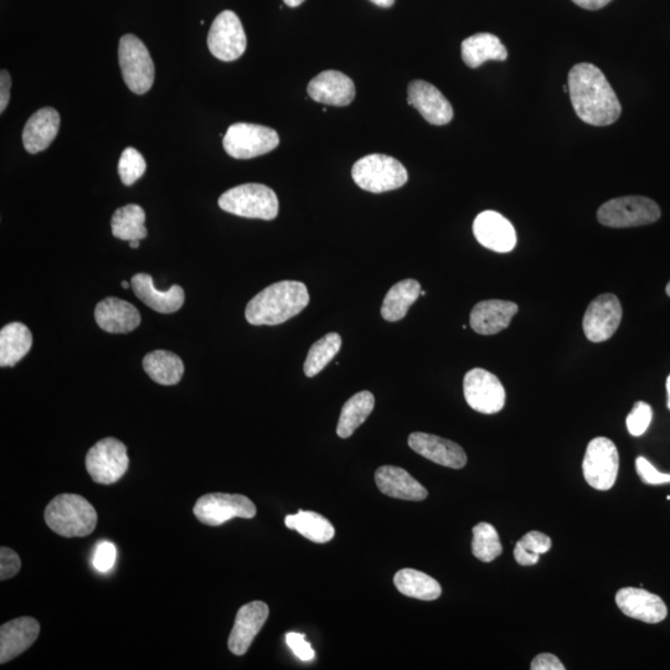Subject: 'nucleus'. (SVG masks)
I'll return each instance as SVG.
<instances>
[{
  "label": "nucleus",
  "mask_w": 670,
  "mask_h": 670,
  "mask_svg": "<svg viewBox=\"0 0 670 670\" xmlns=\"http://www.w3.org/2000/svg\"><path fill=\"white\" fill-rule=\"evenodd\" d=\"M568 86L572 107L587 125L610 126L620 118L621 103L599 67L575 65L569 72Z\"/></svg>",
  "instance_id": "f257e3e1"
},
{
  "label": "nucleus",
  "mask_w": 670,
  "mask_h": 670,
  "mask_svg": "<svg viewBox=\"0 0 670 670\" xmlns=\"http://www.w3.org/2000/svg\"><path fill=\"white\" fill-rule=\"evenodd\" d=\"M306 285L297 281L273 283L247 304L245 316L252 326H278L308 306Z\"/></svg>",
  "instance_id": "f03ea898"
},
{
  "label": "nucleus",
  "mask_w": 670,
  "mask_h": 670,
  "mask_svg": "<svg viewBox=\"0 0 670 670\" xmlns=\"http://www.w3.org/2000/svg\"><path fill=\"white\" fill-rule=\"evenodd\" d=\"M45 522L65 538H84L96 529L97 513L92 504L77 494H60L45 509Z\"/></svg>",
  "instance_id": "7ed1b4c3"
},
{
  "label": "nucleus",
  "mask_w": 670,
  "mask_h": 670,
  "mask_svg": "<svg viewBox=\"0 0 670 670\" xmlns=\"http://www.w3.org/2000/svg\"><path fill=\"white\" fill-rule=\"evenodd\" d=\"M352 177L359 188L380 194L404 187L409 179L407 170L393 157L369 154L359 159L352 169Z\"/></svg>",
  "instance_id": "20e7f679"
},
{
  "label": "nucleus",
  "mask_w": 670,
  "mask_h": 670,
  "mask_svg": "<svg viewBox=\"0 0 670 670\" xmlns=\"http://www.w3.org/2000/svg\"><path fill=\"white\" fill-rule=\"evenodd\" d=\"M219 206L241 218L273 220L280 205L276 193L266 185L242 184L221 195Z\"/></svg>",
  "instance_id": "39448f33"
},
{
  "label": "nucleus",
  "mask_w": 670,
  "mask_h": 670,
  "mask_svg": "<svg viewBox=\"0 0 670 670\" xmlns=\"http://www.w3.org/2000/svg\"><path fill=\"white\" fill-rule=\"evenodd\" d=\"M661 215V208L656 201L638 195L608 200L597 211L600 224L615 229L654 224L661 219Z\"/></svg>",
  "instance_id": "423d86ee"
},
{
  "label": "nucleus",
  "mask_w": 670,
  "mask_h": 670,
  "mask_svg": "<svg viewBox=\"0 0 670 670\" xmlns=\"http://www.w3.org/2000/svg\"><path fill=\"white\" fill-rule=\"evenodd\" d=\"M118 61L128 89L144 95L152 89L156 67L147 46L133 34L123 35L118 46Z\"/></svg>",
  "instance_id": "0eeeda50"
},
{
  "label": "nucleus",
  "mask_w": 670,
  "mask_h": 670,
  "mask_svg": "<svg viewBox=\"0 0 670 670\" xmlns=\"http://www.w3.org/2000/svg\"><path fill=\"white\" fill-rule=\"evenodd\" d=\"M223 143L230 157L251 159L276 149L280 144V137L272 128L254 123H235L226 131Z\"/></svg>",
  "instance_id": "6e6552de"
},
{
  "label": "nucleus",
  "mask_w": 670,
  "mask_h": 670,
  "mask_svg": "<svg viewBox=\"0 0 670 670\" xmlns=\"http://www.w3.org/2000/svg\"><path fill=\"white\" fill-rule=\"evenodd\" d=\"M620 456L615 443L607 437H596L589 443L582 462L586 482L597 491H608L617 481Z\"/></svg>",
  "instance_id": "1a4fd4ad"
},
{
  "label": "nucleus",
  "mask_w": 670,
  "mask_h": 670,
  "mask_svg": "<svg viewBox=\"0 0 670 670\" xmlns=\"http://www.w3.org/2000/svg\"><path fill=\"white\" fill-rule=\"evenodd\" d=\"M193 512L199 522L219 527L231 519L255 518L257 509L249 498L241 494L210 493L198 499Z\"/></svg>",
  "instance_id": "9d476101"
},
{
  "label": "nucleus",
  "mask_w": 670,
  "mask_h": 670,
  "mask_svg": "<svg viewBox=\"0 0 670 670\" xmlns=\"http://www.w3.org/2000/svg\"><path fill=\"white\" fill-rule=\"evenodd\" d=\"M128 466L130 458L127 456V447L116 438H103L87 452L86 469L96 483L108 486L120 481Z\"/></svg>",
  "instance_id": "9b49d317"
},
{
  "label": "nucleus",
  "mask_w": 670,
  "mask_h": 670,
  "mask_svg": "<svg viewBox=\"0 0 670 670\" xmlns=\"http://www.w3.org/2000/svg\"><path fill=\"white\" fill-rule=\"evenodd\" d=\"M463 393L467 404L474 411L493 415L502 411L505 405V389L501 380L488 370H469L463 380Z\"/></svg>",
  "instance_id": "f8f14e48"
},
{
  "label": "nucleus",
  "mask_w": 670,
  "mask_h": 670,
  "mask_svg": "<svg viewBox=\"0 0 670 670\" xmlns=\"http://www.w3.org/2000/svg\"><path fill=\"white\" fill-rule=\"evenodd\" d=\"M210 53L221 61H235L244 55L247 39L241 20L231 10H225L215 18L208 35Z\"/></svg>",
  "instance_id": "ddd939ff"
},
{
  "label": "nucleus",
  "mask_w": 670,
  "mask_h": 670,
  "mask_svg": "<svg viewBox=\"0 0 670 670\" xmlns=\"http://www.w3.org/2000/svg\"><path fill=\"white\" fill-rule=\"evenodd\" d=\"M623 311L620 300L612 293H603L590 303L585 312L582 328L592 343H602L617 332Z\"/></svg>",
  "instance_id": "4468645a"
},
{
  "label": "nucleus",
  "mask_w": 670,
  "mask_h": 670,
  "mask_svg": "<svg viewBox=\"0 0 670 670\" xmlns=\"http://www.w3.org/2000/svg\"><path fill=\"white\" fill-rule=\"evenodd\" d=\"M473 234L488 250L507 254L517 245V233L507 218L497 211H483L474 220Z\"/></svg>",
  "instance_id": "2eb2a0df"
},
{
  "label": "nucleus",
  "mask_w": 670,
  "mask_h": 670,
  "mask_svg": "<svg viewBox=\"0 0 670 670\" xmlns=\"http://www.w3.org/2000/svg\"><path fill=\"white\" fill-rule=\"evenodd\" d=\"M407 102L431 125L445 126L452 121L453 108L450 101L429 82L412 81L407 89Z\"/></svg>",
  "instance_id": "dca6fc26"
},
{
  "label": "nucleus",
  "mask_w": 670,
  "mask_h": 670,
  "mask_svg": "<svg viewBox=\"0 0 670 670\" xmlns=\"http://www.w3.org/2000/svg\"><path fill=\"white\" fill-rule=\"evenodd\" d=\"M616 603L625 616L656 625L666 620L668 608L661 597L644 589L626 587L617 592Z\"/></svg>",
  "instance_id": "f3484780"
},
{
  "label": "nucleus",
  "mask_w": 670,
  "mask_h": 670,
  "mask_svg": "<svg viewBox=\"0 0 670 670\" xmlns=\"http://www.w3.org/2000/svg\"><path fill=\"white\" fill-rule=\"evenodd\" d=\"M268 613H270L268 606L261 601L250 602L240 608L229 637L231 653L235 656H244L249 651L255 637L264 627Z\"/></svg>",
  "instance_id": "a211bd4d"
},
{
  "label": "nucleus",
  "mask_w": 670,
  "mask_h": 670,
  "mask_svg": "<svg viewBox=\"0 0 670 670\" xmlns=\"http://www.w3.org/2000/svg\"><path fill=\"white\" fill-rule=\"evenodd\" d=\"M412 451L437 465L461 469L467 465V455L458 443L435 435L414 432L409 436Z\"/></svg>",
  "instance_id": "6ab92c4d"
},
{
  "label": "nucleus",
  "mask_w": 670,
  "mask_h": 670,
  "mask_svg": "<svg viewBox=\"0 0 670 670\" xmlns=\"http://www.w3.org/2000/svg\"><path fill=\"white\" fill-rule=\"evenodd\" d=\"M307 92L312 100L323 105L344 107L355 99V85L343 72L323 71L309 82Z\"/></svg>",
  "instance_id": "aec40b11"
},
{
  "label": "nucleus",
  "mask_w": 670,
  "mask_h": 670,
  "mask_svg": "<svg viewBox=\"0 0 670 670\" xmlns=\"http://www.w3.org/2000/svg\"><path fill=\"white\" fill-rule=\"evenodd\" d=\"M40 633L39 622L32 617H19L0 628V663L13 661L33 646Z\"/></svg>",
  "instance_id": "412c9836"
},
{
  "label": "nucleus",
  "mask_w": 670,
  "mask_h": 670,
  "mask_svg": "<svg viewBox=\"0 0 670 670\" xmlns=\"http://www.w3.org/2000/svg\"><path fill=\"white\" fill-rule=\"evenodd\" d=\"M519 311L518 304L510 301L488 300L473 307L469 323L474 332L493 335L509 327Z\"/></svg>",
  "instance_id": "4be33fe9"
},
{
  "label": "nucleus",
  "mask_w": 670,
  "mask_h": 670,
  "mask_svg": "<svg viewBox=\"0 0 670 670\" xmlns=\"http://www.w3.org/2000/svg\"><path fill=\"white\" fill-rule=\"evenodd\" d=\"M95 319L107 333L126 334L141 324V314L131 303L116 297H108L97 304Z\"/></svg>",
  "instance_id": "5701e85b"
},
{
  "label": "nucleus",
  "mask_w": 670,
  "mask_h": 670,
  "mask_svg": "<svg viewBox=\"0 0 670 670\" xmlns=\"http://www.w3.org/2000/svg\"><path fill=\"white\" fill-rule=\"evenodd\" d=\"M375 482L385 496L402 499V501L420 502L429 496L426 488L400 467H380L375 473Z\"/></svg>",
  "instance_id": "b1692460"
},
{
  "label": "nucleus",
  "mask_w": 670,
  "mask_h": 670,
  "mask_svg": "<svg viewBox=\"0 0 670 670\" xmlns=\"http://www.w3.org/2000/svg\"><path fill=\"white\" fill-rule=\"evenodd\" d=\"M132 290L139 300L158 313L170 314L182 308L185 295L182 287L174 285L168 291H159L148 273H137L131 280Z\"/></svg>",
  "instance_id": "393cba45"
},
{
  "label": "nucleus",
  "mask_w": 670,
  "mask_h": 670,
  "mask_svg": "<svg viewBox=\"0 0 670 670\" xmlns=\"http://www.w3.org/2000/svg\"><path fill=\"white\" fill-rule=\"evenodd\" d=\"M59 128V112L53 107L41 108L29 118L27 125L24 127V148L30 154L45 151L58 136Z\"/></svg>",
  "instance_id": "a878e982"
},
{
  "label": "nucleus",
  "mask_w": 670,
  "mask_h": 670,
  "mask_svg": "<svg viewBox=\"0 0 670 670\" xmlns=\"http://www.w3.org/2000/svg\"><path fill=\"white\" fill-rule=\"evenodd\" d=\"M462 59L471 69H476L489 60L505 61L508 51L498 36L479 33L469 36L462 43Z\"/></svg>",
  "instance_id": "bb28decb"
},
{
  "label": "nucleus",
  "mask_w": 670,
  "mask_h": 670,
  "mask_svg": "<svg viewBox=\"0 0 670 670\" xmlns=\"http://www.w3.org/2000/svg\"><path fill=\"white\" fill-rule=\"evenodd\" d=\"M33 345V335L23 323H10L0 331V367H14Z\"/></svg>",
  "instance_id": "cd10ccee"
},
{
  "label": "nucleus",
  "mask_w": 670,
  "mask_h": 670,
  "mask_svg": "<svg viewBox=\"0 0 670 670\" xmlns=\"http://www.w3.org/2000/svg\"><path fill=\"white\" fill-rule=\"evenodd\" d=\"M143 369L153 381L161 385H175L184 375L183 360L167 350H154L143 359Z\"/></svg>",
  "instance_id": "c85d7f7f"
},
{
  "label": "nucleus",
  "mask_w": 670,
  "mask_h": 670,
  "mask_svg": "<svg viewBox=\"0 0 670 670\" xmlns=\"http://www.w3.org/2000/svg\"><path fill=\"white\" fill-rule=\"evenodd\" d=\"M421 296V285L419 281L404 280L396 283L390 288L385 296L381 316L388 322H398L405 318L412 304Z\"/></svg>",
  "instance_id": "c756f323"
},
{
  "label": "nucleus",
  "mask_w": 670,
  "mask_h": 670,
  "mask_svg": "<svg viewBox=\"0 0 670 670\" xmlns=\"http://www.w3.org/2000/svg\"><path fill=\"white\" fill-rule=\"evenodd\" d=\"M375 407V398L370 391H360L347 402L340 412L337 435L340 438H348L367 421Z\"/></svg>",
  "instance_id": "7c9ffc66"
},
{
  "label": "nucleus",
  "mask_w": 670,
  "mask_h": 670,
  "mask_svg": "<svg viewBox=\"0 0 670 670\" xmlns=\"http://www.w3.org/2000/svg\"><path fill=\"white\" fill-rule=\"evenodd\" d=\"M396 589L402 595L422 601H435L442 594L441 585L424 572L402 569L394 576Z\"/></svg>",
  "instance_id": "2f4dec72"
},
{
  "label": "nucleus",
  "mask_w": 670,
  "mask_h": 670,
  "mask_svg": "<svg viewBox=\"0 0 670 670\" xmlns=\"http://www.w3.org/2000/svg\"><path fill=\"white\" fill-rule=\"evenodd\" d=\"M285 523L288 529L296 530L304 538L317 544H326L335 535L333 524L327 518L314 512L300 510L297 514L287 515Z\"/></svg>",
  "instance_id": "473e14b6"
},
{
  "label": "nucleus",
  "mask_w": 670,
  "mask_h": 670,
  "mask_svg": "<svg viewBox=\"0 0 670 670\" xmlns=\"http://www.w3.org/2000/svg\"><path fill=\"white\" fill-rule=\"evenodd\" d=\"M146 213L142 206L130 204L117 209L112 216V234L123 241L143 240L147 237Z\"/></svg>",
  "instance_id": "72a5a7b5"
},
{
  "label": "nucleus",
  "mask_w": 670,
  "mask_h": 670,
  "mask_svg": "<svg viewBox=\"0 0 670 670\" xmlns=\"http://www.w3.org/2000/svg\"><path fill=\"white\" fill-rule=\"evenodd\" d=\"M342 348V337L338 333H329L314 343L309 349L306 362H304V374L308 378L321 373L329 363L335 358Z\"/></svg>",
  "instance_id": "f704fd0d"
},
{
  "label": "nucleus",
  "mask_w": 670,
  "mask_h": 670,
  "mask_svg": "<svg viewBox=\"0 0 670 670\" xmlns=\"http://www.w3.org/2000/svg\"><path fill=\"white\" fill-rule=\"evenodd\" d=\"M472 553L482 563H492L503 553L501 539L493 525L479 523L473 528Z\"/></svg>",
  "instance_id": "c9c22d12"
},
{
  "label": "nucleus",
  "mask_w": 670,
  "mask_h": 670,
  "mask_svg": "<svg viewBox=\"0 0 670 670\" xmlns=\"http://www.w3.org/2000/svg\"><path fill=\"white\" fill-rule=\"evenodd\" d=\"M551 539L540 532H530L515 544L514 558L519 565L532 566L539 563L541 555L551 549Z\"/></svg>",
  "instance_id": "e433bc0d"
},
{
  "label": "nucleus",
  "mask_w": 670,
  "mask_h": 670,
  "mask_svg": "<svg viewBox=\"0 0 670 670\" xmlns=\"http://www.w3.org/2000/svg\"><path fill=\"white\" fill-rule=\"evenodd\" d=\"M146 169V159L137 149L128 147L122 152L120 162H118V174H120L122 183L127 187L141 179Z\"/></svg>",
  "instance_id": "4c0bfd02"
},
{
  "label": "nucleus",
  "mask_w": 670,
  "mask_h": 670,
  "mask_svg": "<svg viewBox=\"0 0 670 670\" xmlns=\"http://www.w3.org/2000/svg\"><path fill=\"white\" fill-rule=\"evenodd\" d=\"M653 420V410L647 402L638 401L627 416V430L632 436L639 437L646 434Z\"/></svg>",
  "instance_id": "58836bf2"
},
{
  "label": "nucleus",
  "mask_w": 670,
  "mask_h": 670,
  "mask_svg": "<svg viewBox=\"0 0 670 670\" xmlns=\"http://www.w3.org/2000/svg\"><path fill=\"white\" fill-rule=\"evenodd\" d=\"M636 469L642 482L649 484V486H661V484L670 483V474L659 472L647 458L638 457L636 460Z\"/></svg>",
  "instance_id": "ea45409f"
},
{
  "label": "nucleus",
  "mask_w": 670,
  "mask_h": 670,
  "mask_svg": "<svg viewBox=\"0 0 670 670\" xmlns=\"http://www.w3.org/2000/svg\"><path fill=\"white\" fill-rule=\"evenodd\" d=\"M22 569V561L14 550L5 548L0 549V580L12 579Z\"/></svg>",
  "instance_id": "a19ab883"
},
{
  "label": "nucleus",
  "mask_w": 670,
  "mask_h": 670,
  "mask_svg": "<svg viewBox=\"0 0 670 670\" xmlns=\"http://www.w3.org/2000/svg\"><path fill=\"white\" fill-rule=\"evenodd\" d=\"M116 546L110 543V541H101L97 545L95 555H94V566L96 570L100 572H107L113 568V565L116 563Z\"/></svg>",
  "instance_id": "79ce46f5"
},
{
  "label": "nucleus",
  "mask_w": 670,
  "mask_h": 670,
  "mask_svg": "<svg viewBox=\"0 0 670 670\" xmlns=\"http://www.w3.org/2000/svg\"><path fill=\"white\" fill-rule=\"evenodd\" d=\"M286 642L301 661L311 662L316 657V652L313 651L311 643H308L306 637L301 633H287Z\"/></svg>",
  "instance_id": "37998d69"
},
{
  "label": "nucleus",
  "mask_w": 670,
  "mask_h": 670,
  "mask_svg": "<svg viewBox=\"0 0 670 670\" xmlns=\"http://www.w3.org/2000/svg\"><path fill=\"white\" fill-rule=\"evenodd\" d=\"M533 670H565V666L554 654L543 653L535 657L530 666Z\"/></svg>",
  "instance_id": "c03bdc74"
},
{
  "label": "nucleus",
  "mask_w": 670,
  "mask_h": 670,
  "mask_svg": "<svg viewBox=\"0 0 670 670\" xmlns=\"http://www.w3.org/2000/svg\"><path fill=\"white\" fill-rule=\"evenodd\" d=\"M10 89H12V79L8 71L0 72V112H4L10 100Z\"/></svg>",
  "instance_id": "a18cd8bd"
},
{
  "label": "nucleus",
  "mask_w": 670,
  "mask_h": 670,
  "mask_svg": "<svg viewBox=\"0 0 670 670\" xmlns=\"http://www.w3.org/2000/svg\"><path fill=\"white\" fill-rule=\"evenodd\" d=\"M576 5H579L580 8L587 10H599L603 7H606L608 3H611L612 0H572Z\"/></svg>",
  "instance_id": "49530a36"
},
{
  "label": "nucleus",
  "mask_w": 670,
  "mask_h": 670,
  "mask_svg": "<svg viewBox=\"0 0 670 670\" xmlns=\"http://www.w3.org/2000/svg\"><path fill=\"white\" fill-rule=\"evenodd\" d=\"M370 2L381 8H390L393 7L395 0H370Z\"/></svg>",
  "instance_id": "de8ad7c7"
},
{
  "label": "nucleus",
  "mask_w": 670,
  "mask_h": 670,
  "mask_svg": "<svg viewBox=\"0 0 670 670\" xmlns=\"http://www.w3.org/2000/svg\"><path fill=\"white\" fill-rule=\"evenodd\" d=\"M283 2H285V4L288 5V7L290 8H297L300 7L301 4L306 2V0H283Z\"/></svg>",
  "instance_id": "09e8293b"
},
{
  "label": "nucleus",
  "mask_w": 670,
  "mask_h": 670,
  "mask_svg": "<svg viewBox=\"0 0 670 670\" xmlns=\"http://www.w3.org/2000/svg\"><path fill=\"white\" fill-rule=\"evenodd\" d=\"M668 409L670 410V375L667 379Z\"/></svg>",
  "instance_id": "8fccbe9b"
},
{
  "label": "nucleus",
  "mask_w": 670,
  "mask_h": 670,
  "mask_svg": "<svg viewBox=\"0 0 670 670\" xmlns=\"http://www.w3.org/2000/svg\"><path fill=\"white\" fill-rule=\"evenodd\" d=\"M139 241H141V240H133V241H130V246L132 247V249H138V247H139Z\"/></svg>",
  "instance_id": "3c124183"
},
{
  "label": "nucleus",
  "mask_w": 670,
  "mask_h": 670,
  "mask_svg": "<svg viewBox=\"0 0 670 670\" xmlns=\"http://www.w3.org/2000/svg\"><path fill=\"white\" fill-rule=\"evenodd\" d=\"M122 287H123V288H126V290H127V288H130V283H128V282H126V281H123V282H122Z\"/></svg>",
  "instance_id": "603ef678"
},
{
  "label": "nucleus",
  "mask_w": 670,
  "mask_h": 670,
  "mask_svg": "<svg viewBox=\"0 0 670 670\" xmlns=\"http://www.w3.org/2000/svg\"><path fill=\"white\" fill-rule=\"evenodd\" d=\"M666 292H667V295L670 297V281L667 285Z\"/></svg>",
  "instance_id": "864d4df0"
}]
</instances>
